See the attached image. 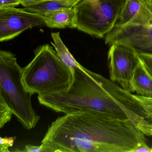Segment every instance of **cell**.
Wrapping results in <instances>:
<instances>
[{"mask_svg": "<svg viewBox=\"0 0 152 152\" xmlns=\"http://www.w3.org/2000/svg\"><path fill=\"white\" fill-rule=\"evenodd\" d=\"M146 141L145 133L129 118L80 111L58 117L41 144L53 152H133Z\"/></svg>", "mask_w": 152, "mask_h": 152, "instance_id": "cell-1", "label": "cell"}, {"mask_svg": "<svg viewBox=\"0 0 152 152\" xmlns=\"http://www.w3.org/2000/svg\"><path fill=\"white\" fill-rule=\"evenodd\" d=\"M32 61L22 69V81L31 95L66 92L73 81V70L65 64L49 44L36 48Z\"/></svg>", "mask_w": 152, "mask_h": 152, "instance_id": "cell-2", "label": "cell"}, {"mask_svg": "<svg viewBox=\"0 0 152 152\" xmlns=\"http://www.w3.org/2000/svg\"><path fill=\"white\" fill-rule=\"evenodd\" d=\"M22 69L15 56L7 50H0V96L25 129H31L40 117L32 105L31 95L22 81Z\"/></svg>", "mask_w": 152, "mask_h": 152, "instance_id": "cell-3", "label": "cell"}, {"mask_svg": "<svg viewBox=\"0 0 152 152\" xmlns=\"http://www.w3.org/2000/svg\"><path fill=\"white\" fill-rule=\"evenodd\" d=\"M125 0H81L75 7L76 29L97 38H104L115 26Z\"/></svg>", "mask_w": 152, "mask_h": 152, "instance_id": "cell-4", "label": "cell"}, {"mask_svg": "<svg viewBox=\"0 0 152 152\" xmlns=\"http://www.w3.org/2000/svg\"><path fill=\"white\" fill-rule=\"evenodd\" d=\"M105 42L131 47L138 53L152 54V0H143L140 9L125 24L114 26Z\"/></svg>", "mask_w": 152, "mask_h": 152, "instance_id": "cell-5", "label": "cell"}, {"mask_svg": "<svg viewBox=\"0 0 152 152\" xmlns=\"http://www.w3.org/2000/svg\"><path fill=\"white\" fill-rule=\"evenodd\" d=\"M139 59L133 48L118 43L110 45L107 52L110 80L130 91V82Z\"/></svg>", "mask_w": 152, "mask_h": 152, "instance_id": "cell-6", "label": "cell"}, {"mask_svg": "<svg viewBox=\"0 0 152 152\" xmlns=\"http://www.w3.org/2000/svg\"><path fill=\"white\" fill-rule=\"evenodd\" d=\"M46 26L42 16L15 7L0 10V41L13 39L33 27Z\"/></svg>", "mask_w": 152, "mask_h": 152, "instance_id": "cell-7", "label": "cell"}, {"mask_svg": "<svg viewBox=\"0 0 152 152\" xmlns=\"http://www.w3.org/2000/svg\"><path fill=\"white\" fill-rule=\"evenodd\" d=\"M130 88L131 92L152 97V76L140 58L130 82Z\"/></svg>", "mask_w": 152, "mask_h": 152, "instance_id": "cell-8", "label": "cell"}, {"mask_svg": "<svg viewBox=\"0 0 152 152\" xmlns=\"http://www.w3.org/2000/svg\"><path fill=\"white\" fill-rule=\"evenodd\" d=\"M46 26L50 28L76 29L77 13L75 8L60 10L43 15Z\"/></svg>", "mask_w": 152, "mask_h": 152, "instance_id": "cell-9", "label": "cell"}, {"mask_svg": "<svg viewBox=\"0 0 152 152\" xmlns=\"http://www.w3.org/2000/svg\"><path fill=\"white\" fill-rule=\"evenodd\" d=\"M81 0H45L31 6L24 7L27 12L43 16L46 13L75 8Z\"/></svg>", "mask_w": 152, "mask_h": 152, "instance_id": "cell-10", "label": "cell"}, {"mask_svg": "<svg viewBox=\"0 0 152 152\" xmlns=\"http://www.w3.org/2000/svg\"><path fill=\"white\" fill-rule=\"evenodd\" d=\"M50 35L53 40V42H51V45L54 47L61 61L72 70L74 67L80 66V64L73 56L63 42L60 36V33L59 32H52Z\"/></svg>", "mask_w": 152, "mask_h": 152, "instance_id": "cell-11", "label": "cell"}, {"mask_svg": "<svg viewBox=\"0 0 152 152\" xmlns=\"http://www.w3.org/2000/svg\"><path fill=\"white\" fill-rule=\"evenodd\" d=\"M143 0H125L115 26L125 24L129 21L140 9Z\"/></svg>", "mask_w": 152, "mask_h": 152, "instance_id": "cell-12", "label": "cell"}, {"mask_svg": "<svg viewBox=\"0 0 152 152\" xmlns=\"http://www.w3.org/2000/svg\"><path fill=\"white\" fill-rule=\"evenodd\" d=\"M13 114V111L5 99L0 96V128L10 121Z\"/></svg>", "mask_w": 152, "mask_h": 152, "instance_id": "cell-13", "label": "cell"}, {"mask_svg": "<svg viewBox=\"0 0 152 152\" xmlns=\"http://www.w3.org/2000/svg\"><path fill=\"white\" fill-rule=\"evenodd\" d=\"M132 96L144 109L148 120L152 122V97L133 94Z\"/></svg>", "mask_w": 152, "mask_h": 152, "instance_id": "cell-14", "label": "cell"}, {"mask_svg": "<svg viewBox=\"0 0 152 152\" xmlns=\"http://www.w3.org/2000/svg\"><path fill=\"white\" fill-rule=\"evenodd\" d=\"M16 137H0V152H10L9 148L13 146Z\"/></svg>", "mask_w": 152, "mask_h": 152, "instance_id": "cell-15", "label": "cell"}, {"mask_svg": "<svg viewBox=\"0 0 152 152\" xmlns=\"http://www.w3.org/2000/svg\"><path fill=\"white\" fill-rule=\"evenodd\" d=\"M21 152H53V149L49 147L41 144L40 145L34 146L31 145H27L25 146L23 150H21Z\"/></svg>", "mask_w": 152, "mask_h": 152, "instance_id": "cell-16", "label": "cell"}, {"mask_svg": "<svg viewBox=\"0 0 152 152\" xmlns=\"http://www.w3.org/2000/svg\"><path fill=\"white\" fill-rule=\"evenodd\" d=\"M138 54L147 70L152 76V54L146 53H138Z\"/></svg>", "mask_w": 152, "mask_h": 152, "instance_id": "cell-17", "label": "cell"}, {"mask_svg": "<svg viewBox=\"0 0 152 152\" xmlns=\"http://www.w3.org/2000/svg\"><path fill=\"white\" fill-rule=\"evenodd\" d=\"M21 5L18 0H0V10L15 7Z\"/></svg>", "mask_w": 152, "mask_h": 152, "instance_id": "cell-18", "label": "cell"}, {"mask_svg": "<svg viewBox=\"0 0 152 152\" xmlns=\"http://www.w3.org/2000/svg\"><path fill=\"white\" fill-rule=\"evenodd\" d=\"M152 152V148L149 147L146 143L140 144L137 147L133 152Z\"/></svg>", "mask_w": 152, "mask_h": 152, "instance_id": "cell-19", "label": "cell"}, {"mask_svg": "<svg viewBox=\"0 0 152 152\" xmlns=\"http://www.w3.org/2000/svg\"><path fill=\"white\" fill-rule=\"evenodd\" d=\"M24 7L37 4L45 0H18Z\"/></svg>", "mask_w": 152, "mask_h": 152, "instance_id": "cell-20", "label": "cell"}, {"mask_svg": "<svg viewBox=\"0 0 152 152\" xmlns=\"http://www.w3.org/2000/svg\"><path fill=\"white\" fill-rule=\"evenodd\" d=\"M149 136H152V122H151V125H150Z\"/></svg>", "mask_w": 152, "mask_h": 152, "instance_id": "cell-21", "label": "cell"}, {"mask_svg": "<svg viewBox=\"0 0 152 152\" xmlns=\"http://www.w3.org/2000/svg\"></svg>", "mask_w": 152, "mask_h": 152, "instance_id": "cell-22", "label": "cell"}]
</instances>
